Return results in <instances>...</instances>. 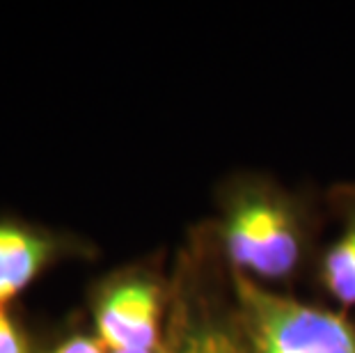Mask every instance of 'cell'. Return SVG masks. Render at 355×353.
Wrapping results in <instances>:
<instances>
[{"instance_id": "obj_2", "label": "cell", "mask_w": 355, "mask_h": 353, "mask_svg": "<svg viewBox=\"0 0 355 353\" xmlns=\"http://www.w3.org/2000/svg\"><path fill=\"white\" fill-rule=\"evenodd\" d=\"M225 243L234 264L263 277L286 275L298 259V239L289 216L263 200L243 202L230 216Z\"/></svg>"}, {"instance_id": "obj_7", "label": "cell", "mask_w": 355, "mask_h": 353, "mask_svg": "<svg viewBox=\"0 0 355 353\" xmlns=\"http://www.w3.org/2000/svg\"><path fill=\"white\" fill-rule=\"evenodd\" d=\"M0 353H28L24 337H21L3 307H0Z\"/></svg>"}, {"instance_id": "obj_8", "label": "cell", "mask_w": 355, "mask_h": 353, "mask_svg": "<svg viewBox=\"0 0 355 353\" xmlns=\"http://www.w3.org/2000/svg\"><path fill=\"white\" fill-rule=\"evenodd\" d=\"M105 351H108V349H105L99 340H94V337L78 335V337H71V340L62 342L60 347H55L51 353H105Z\"/></svg>"}, {"instance_id": "obj_9", "label": "cell", "mask_w": 355, "mask_h": 353, "mask_svg": "<svg viewBox=\"0 0 355 353\" xmlns=\"http://www.w3.org/2000/svg\"><path fill=\"white\" fill-rule=\"evenodd\" d=\"M142 353H158V351L154 349V351H142Z\"/></svg>"}, {"instance_id": "obj_1", "label": "cell", "mask_w": 355, "mask_h": 353, "mask_svg": "<svg viewBox=\"0 0 355 353\" xmlns=\"http://www.w3.org/2000/svg\"><path fill=\"white\" fill-rule=\"evenodd\" d=\"M254 353H355V330L335 312L316 310L236 280Z\"/></svg>"}, {"instance_id": "obj_4", "label": "cell", "mask_w": 355, "mask_h": 353, "mask_svg": "<svg viewBox=\"0 0 355 353\" xmlns=\"http://www.w3.org/2000/svg\"><path fill=\"white\" fill-rule=\"evenodd\" d=\"M51 243L35 232L0 225V307L24 291L49 261Z\"/></svg>"}, {"instance_id": "obj_5", "label": "cell", "mask_w": 355, "mask_h": 353, "mask_svg": "<svg viewBox=\"0 0 355 353\" xmlns=\"http://www.w3.org/2000/svg\"><path fill=\"white\" fill-rule=\"evenodd\" d=\"M330 291L344 303H355V230L332 246L323 268Z\"/></svg>"}, {"instance_id": "obj_6", "label": "cell", "mask_w": 355, "mask_h": 353, "mask_svg": "<svg viewBox=\"0 0 355 353\" xmlns=\"http://www.w3.org/2000/svg\"><path fill=\"white\" fill-rule=\"evenodd\" d=\"M181 353H241L239 347L225 333L216 328H202L193 333Z\"/></svg>"}, {"instance_id": "obj_3", "label": "cell", "mask_w": 355, "mask_h": 353, "mask_svg": "<svg viewBox=\"0 0 355 353\" xmlns=\"http://www.w3.org/2000/svg\"><path fill=\"white\" fill-rule=\"evenodd\" d=\"M96 333L110 353L154 351L158 342V294L154 284L131 280L112 287L96 310Z\"/></svg>"}]
</instances>
